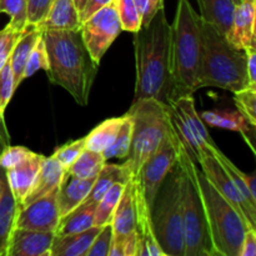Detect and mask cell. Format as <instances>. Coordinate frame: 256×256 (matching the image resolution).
Here are the masks:
<instances>
[{
  "label": "cell",
  "mask_w": 256,
  "mask_h": 256,
  "mask_svg": "<svg viewBox=\"0 0 256 256\" xmlns=\"http://www.w3.org/2000/svg\"><path fill=\"white\" fill-rule=\"evenodd\" d=\"M135 80L134 102L155 99L172 105V24L168 22L165 8L155 14L148 26L135 32Z\"/></svg>",
  "instance_id": "1"
},
{
  "label": "cell",
  "mask_w": 256,
  "mask_h": 256,
  "mask_svg": "<svg viewBox=\"0 0 256 256\" xmlns=\"http://www.w3.org/2000/svg\"><path fill=\"white\" fill-rule=\"evenodd\" d=\"M42 39L49 56V80L66 90L80 106H88L99 64L85 46L80 29L44 30Z\"/></svg>",
  "instance_id": "2"
},
{
  "label": "cell",
  "mask_w": 256,
  "mask_h": 256,
  "mask_svg": "<svg viewBox=\"0 0 256 256\" xmlns=\"http://www.w3.org/2000/svg\"><path fill=\"white\" fill-rule=\"evenodd\" d=\"M172 102L178 98L192 95L200 89L202 35L200 15L189 0L178 2L176 14L172 25Z\"/></svg>",
  "instance_id": "3"
},
{
  "label": "cell",
  "mask_w": 256,
  "mask_h": 256,
  "mask_svg": "<svg viewBox=\"0 0 256 256\" xmlns=\"http://www.w3.org/2000/svg\"><path fill=\"white\" fill-rule=\"evenodd\" d=\"M202 66L200 86H214L235 92L249 86L246 54L228 42L226 36L200 18Z\"/></svg>",
  "instance_id": "4"
},
{
  "label": "cell",
  "mask_w": 256,
  "mask_h": 256,
  "mask_svg": "<svg viewBox=\"0 0 256 256\" xmlns=\"http://www.w3.org/2000/svg\"><path fill=\"white\" fill-rule=\"evenodd\" d=\"M178 162L182 169L180 188L185 256H218L212 242L206 212L195 175L196 164L190 159L182 145Z\"/></svg>",
  "instance_id": "5"
},
{
  "label": "cell",
  "mask_w": 256,
  "mask_h": 256,
  "mask_svg": "<svg viewBox=\"0 0 256 256\" xmlns=\"http://www.w3.org/2000/svg\"><path fill=\"white\" fill-rule=\"evenodd\" d=\"M132 118V134L130 152L125 164L132 176L162 145L165 138L172 132L170 105L155 99H140L132 102L128 112Z\"/></svg>",
  "instance_id": "6"
},
{
  "label": "cell",
  "mask_w": 256,
  "mask_h": 256,
  "mask_svg": "<svg viewBox=\"0 0 256 256\" xmlns=\"http://www.w3.org/2000/svg\"><path fill=\"white\" fill-rule=\"evenodd\" d=\"M180 178L178 162L162 180L150 208L152 229L164 256H185Z\"/></svg>",
  "instance_id": "7"
},
{
  "label": "cell",
  "mask_w": 256,
  "mask_h": 256,
  "mask_svg": "<svg viewBox=\"0 0 256 256\" xmlns=\"http://www.w3.org/2000/svg\"><path fill=\"white\" fill-rule=\"evenodd\" d=\"M195 175L204 202L212 242L216 255L240 256L245 232L250 228L235 208L218 192L200 168H195Z\"/></svg>",
  "instance_id": "8"
},
{
  "label": "cell",
  "mask_w": 256,
  "mask_h": 256,
  "mask_svg": "<svg viewBox=\"0 0 256 256\" xmlns=\"http://www.w3.org/2000/svg\"><path fill=\"white\" fill-rule=\"evenodd\" d=\"M180 148H182V142L178 139L172 129V132L162 142V145L158 148L156 152L150 155L149 159L140 168L138 174L132 176L135 185L140 190L150 208L162 180L178 162Z\"/></svg>",
  "instance_id": "9"
},
{
  "label": "cell",
  "mask_w": 256,
  "mask_h": 256,
  "mask_svg": "<svg viewBox=\"0 0 256 256\" xmlns=\"http://www.w3.org/2000/svg\"><path fill=\"white\" fill-rule=\"evenodd\" d=\"M82 40L92 59L99 64L112 42L122 32L115 0L80 25Z\"/></svg>",
  "instance_id": "10"
},
{
  "label": "cell",
  "mask_w": 256,
  "mask_h": 256,
  "mask_svg": "<svg viewBox=\"0 0 256 256\" xmlns=\"http://www.w3.org/2000/svg\"><path fill=\"white\" fill-rule=\"evenodd\" d=\"M210 148L202 154V159L198 162L200 165V170L204 172L206 179L212 182L218 192L224 199H226L235 208V210L244 218L248 226L250 229H256V208L242 198L226 170L210 152Z\"/></svg>",
  "instance_id": "11"
},
{
  "label": "cell",
  "mask_w": 256,
  "mask_h": 256,
  "mask_svg": "<svg viewBox=\"0 0 256 256\" xmlns=\"http://www.w3.org/2000/svg\"><path fill=\"white\" fill-rule=\"evenodd\" d=\"M58 192L59 189H55L26 206L20 208L16 218V228L55 232L62 219L58 206Z\"/></svg>",
  "instance_id": "12"
},
{
  "label": "cell",
  "mask_w": 256,
  "mask_h": 256,
  "mask_svg": "<svg viewBox=\"0 0 256 256\" xmlns=\"http://www.w3.org/2000/svg\"><path fill=\"white\" fill-rule=\"evenodd\" d=\"M55 232L16 228L12 230L5 256H50Z\"/></svg>",
  "instance_id": "13"
},
{
  "label": "cell",
  "mask_w": 256,
  "mask_h": 256,
  "mask_svg": "<svg viewBox=\"0 0 256 256\" xmlns=\"http://www.w3.org/2000/svg\"><path fill=\"white\" fill-rule=\"evenodd\" d=\"M255 16L256 0H242L235 6L232 25L225 35L232 46L239 50L256 46Z\"/></svg>",
  "instance_id": "14"
},
{
  "label": "cell",
  "mask_w": 256,
  "mask_h": 256,
  "mask_svg": "<svg viewBox=\"0 0 256 256\" xmlns=\"http://www.w3.org/2000/svg\"><path fill=\"white\" fill-rule=\"evenodd\" d=\"M44 158V155L32 152L19 164L6 170L8 184H9L10 190L12 192L20 206H22L24 198L26 196V194L34 184L35 178L39 172Z\"/></svg>",
  "instance_id": "15"
},
{
  "label": "cell",
  "mask_w": 256,
  "mask_h": 256,
  "mask_svg": "<svg viewBox=\"0 0 256 256\" xmlns=\"http://www.w3.org/2000/svg\"><path fill=\"white\" fill-rule=\"evenodd\" d=\"M65 176H66V170L60 165V162L55 158L45 156L39 172L35 178L34 184L22 200L20 208L26 206L39 198L45 196L49 192H54L55 189H59Z\"/></svg>",
  "instance_id": "16"
},
{
  "label": "cell",
  "mask_w": 256,
  "mask_h": 256,
  "mask_svg": "<svg viewBox=\"0 0 256 256\" xmlns=\"http://www.w3.org/2000/svg\"><path fill=\"white\" fill-rule=\"evenodd\" d=\"M20 204L10 190L6 170L0 166V256H5L8 242L12 230L16 226Z\"/></svg>",
  "instance_id": "17"
},
{
  "label": "cell",
  "mask_w": 256,
  "mask_h": 256,
  "mask_svg": "<svg viewBox=\"0 0 256 256\" xmlns=\"http://www.w3.org/2000/svg\"><path fill=\"white\" fill-rule=\"evenodd\" d=\"M200 118L210 126L240 132L252 152L254 154L256 152L254 146L255 126H252L238 110H212V112H202Z\"/></svg>",
  "instance_id": "18"
},
{
  "label": "cell",
  "mask_w": 256,
  "mask_h": 256,
  "mask_svg": "<svg viewBox=\"0 0 256 256\" xmlns=\"http://www.w3.org/2000/svg\"><path fill=\"white\" fill-rule=\"evenodd\" d=\"M102 226H94L75 234L55 235L50 256H86L95 236Z\"/></svg>",
  "instance_id": "19"
},
{
  "label": "cell",
  "mask_w": 256,
  "mask_h": 256,
  "mask_svg": "<svg viewBox=\"0 0 256 256\" xmlns=\"http://www.w3.org/2000/svg\"><path fill=\"white\" fill-rule=\"evenodd\" d=\"M94 182L95 178L79 179V178L70 176L66 172V176L58 192V206H59L60 218H64L65 215L84 202L94 185Z\"/></svg>",
  "instance_id": "20"
},
{
  "label": "cell",
  "mask_w": 256,
  "mask_h": 256,
  "mask_svg": "<svg viewBox=\"0 0 256 256\" xmlns=\"http://www.w3.org/2000/svg\"><path fill=\"white\" fill-rule=\"evenodd\" d=\"M112 232L116 236H124L136 230V206H135L134 182L132 178L125 184L118 206L112 219Z\"/></svg>",
  "instance_id": "21"
},
{
  "label": "cell",
  "mask_w": 256,
  "mask_h": 256,
  "mask_svg": "<svg viewBox=\"0 0 256 256\" xmlns=\"http://www.w3.org/2000/svg\"><path fill=\"white\" fill-rule=\"evenodd\" d=\"M36 28L42 32L79 29V12L74 0H54L45 19Z\"/></svg>",
  "instance_id": "22"
},
{
  "label": "cell",
  "mask_w": 256,
  "mask_h": 256,
  "mask_svg": "<svg viewBox=\"0 0 256 256\" xmlns=\"http://www.w3.org/2000/svg\"><path fill=\"white\" fill-rule=\"evenodd\" d=\"M132 174L128 165H115V164H105L98 176L95 178L94 185H92V190H90L89 195L84 202H99V200L106 194L108 190L112 186V185L118 184H128L132 180Z\"/></svg>",
  "instance_id": "23"
},
{
  "label": "cell",
  "mask_w": 256,
  "mask_h": 256,
  "mask_svg": "<svg viewBox=\"0 0 256 256\" xmlns=\"http://www.w3.org/2000/svg\"><path fill=\"white\" fill-rule=\"evenodd\" d=\"M42 35V30L38 29L34 25H30V26L22 32V35L20 36V39L18 40L16 45H15L14 50H12V55H10L9 62L10 65H12V75H14V84L16 89L18 86L24 82L22 72H24L25 65H26V62L28 59H29L32 48L36 45V42H39Z\"/></svg>",
  "instance_id": "24"
},
{
  "label": "cell",
  "mask_w": 256,
  "mask_h": 256,
  "mask_svg": "<svg viewBox=\"0 0 256 256\" xmlns=\"http://www.w3.org/2000/svg\"><path fill=\"white\" fill-rule=\"evenodd\" d=\"M198 4L200 8V18L216 28L222 34L226 35L236 6L234 0H198Z\"/></svg>",
  "instance_id": "25"
},
{
  "label": "cell",
  "mask_w": 256,
  "mask_h": 256,
  "mask_svg": "<svg viewBox=\"0 0 256 256\" xmlns=\"http://www.w3.org/2000/svg\"><path fill=\"white\" fill-rule=\"evenodd\" d=\"M172 106L184 118V120L188 122L192 132H194L195 138H196L198 142H200V145H202L205 152L210 146H216L215 142L210 136L209 132L206 130L204 122H202V119L198 114L196 109H195V102L192 95L178 98L172 102Z\"/></svg>",
  "instance_id": "26"
},
{
  "label": "cell",
  "mask_w": 256,
  "mask_h": 256,
  "mask_svg": "<svg viewBox=\"0 0 256 256\" xmlns=\"http://www.w3.org/2000/svg\"><path fill=\"white\" fill-rule=\"evenodd\" d=\"M96 202H82L72 212L62 218L55 230V235L75 234L94 226V215Z\"/></svg>",
  "instance_id": "27"
},
{
  "label": "cell",
  "mask_w": 256,
  "mask_h": 256,
  "mask_svg": "<svg viewBox=\"0 0 256 256\" xmlns=\"http://www.w3.org/2000/svg\"><path fill=\"white\" fill-rule=\"evenodd\" d=\"M122 120H124V115L119 118H110V119L105 120L102 124L95 126L85 136L86 149L102 152L106 148H109L116 138L120 128H122Z\"/></svg>",
  "instance_id": "28"
},
{
  "label": "cell",
  "mask_w": 256,
  "mask_h": 256,
  "mask_svg": "<svg viewBox=\"0 0 256 256\" xmlns=\"http://www.w3.org/2000/svg\"><path fill=\"white\" fill-rule=\"evenodd\" d=\"M105 164L106 160L102 156V152L85 149L68 169V174L79 179H92L98 176Z\"/></svg>",
  "instance_id": "29"
},
{
  "label": "cell",
  "mask_w": 256,
  "mask_h": 256,
  "mask_svg": "<svg viewBox=\"0 0 256 256\" xmlns=\"http://www.w3.org/2000/svg\"><path fill=\"white\" fill-rule=\"evenodd\" d=\"M124 186L125 184H120V182L112 185L108 190L106 194L99 200V202L96 205V209H95L94 225H96V226H104V225L112 222V215H114L115 209L118 206V202H119L120 198H122Z\"/></svg>",
  "instance_id": "30"
},
{
  "label": "cell",
  "mask_w": 256,
  "mask_h": 256,
  "mask_svg": "<svg viewBox=\"0 0 256 256\" xmlns=\"http://www.w3.org/2000/svg\"><path fill=\"white\" fill-rule=\"evenodd\" d=\"M132 118L129 114L124 115V120H122V128H120L119 132H118L116 138L112 142V144L109 148L102 152V156L104 159H126L130 152V145H132Z\"/></svg>",
  "instance_id": "31"
},
{
  "label": "cell",
  "mask_w": 256,
  "mask_h": 256,
  "mask_svg": "<svg viewBox=\"0 0 256 256\" xmlns=\"http://www.w3.org/2000/svg\"><path fill=\"white\" fill-rule=\"evenodd\" d=\"M0 12L10 16L8 26L19 32H25L30 26L28 22L26 0H0Z\"/></svg>",
  "instance_id": "32"
},
{
  "label": "cell",
  "mask_w": 256,
  "mask_h": 256,
  "mask_svg": "<svg viewBox=\"0 0 256 256\" xmlns=\"http://www.w3.org/2000/svg\"><path fill=\"white\" fill-rule=\"evenodd\" d=\"M115 6L122 30L136 32L142 29V16L134 0H115Z\"/></svg>",
  "instance_id": "33"
},
{
  "label": "cell",
  "mask_w": 256,
  "mask_h": 256,
  "mask_svg": "<svg viewBox=\"0 0 256 256\" xmlns=\"http://www.w3.org/2000/svg\"><path fill=\"white\" fill-rule=\"evenodd\" d=\"M234 102L238 112L252 125L256 126V88L248 86L234 92Z\"/></svg>",
  "instance_id": "34"
},
{
  "label": "cell",
  "mask_w": 256,
  "mask_h": 256,
  "mask_svg": "<svg viewBox=\"0 0 256 256\" xmlns=\"http://www.w3.org/2000/svg\"><path fill=\"white\" fill-rule=\"evenodd\" d=\"M48 69H49V56H48L46 48H45V42L42 35L39 42H36V45L32 48V52H30V56L28 59L26 65H25L24 72H22V78L25 80L32 76L39 70L46 72Z\"/></svg>",
  "instance_id": "35"
},
{
  "label": "cell",
  "mask_w": 256,
  "mask_h": 256,
  "mask_svg": "<svg viewBox=\"0 0 256 256\" xmlns=\"http://www.w3.org/2000/svg\"><path fill=\"white\" fill-rule=\"evenodd\" d=\"M139 245L140 238L138 230L124 235V236L114 235L108 256H138Z\"/></svg>",
  "instance_id": "36"
},
{
  "label": "cell",
  "mask_w": 256,
  "mask_h": 256,
  "mask_svg": "<svg viewBox=\"0 0 256 256\" xmlns=\"http://www.w3.org/2000/svg\"><path fill=\"white\" fill-rule=\"evenodd\" d=\"M85 149H86V140H85L84 136L82 139L72 140V142L64 144L62 146L58 148L52 156L55 158L60 162V165L68 172V169L72 166V162L80 156V154Z\"/></svg>",
  "instance_id": "37"
},
{
  "label": "cell",
  "mask_w": 256,
  "mask_h": 256,
  "mask_svg": "<svg viewBox=\"0 0 256 256\" xmlns=\"http://www.w3.org/2000/svg\"><path fill=\"white\" fill-rule=\"evenodd\" d=\"M15 90H16V88H15L14 84L12 65L8 60L4 66L0 69V112L2 114H4L5 109L9 105Z\"/></svg>",
  "instance_id": "38"
},
{
  "label": "cell",
  "mask_w": 256,
  "mask_h": 256,
  "mask_svg": "<svg viewBox=\"0 0 256 256\" xmlns=\"http://www.w3.org/2000/svg\"><path fill=\"white\" fill-rule=\"evenodd\" d=\"M24 32L14 30L12 28L6 26L0 30V69L5 65V62L10 59L12 50L16 45L18 40L22 35Z\"/></svg>",
  "instance_id": "39"
},
{
  "label": "cell",
  "mask_w": 256,
  "mask_h": 256,
  "mask_svg": "<svg viewBox=\"0 0 256 256\" xmlns=\"http://www.w3.org/2000/svg\"><path fill=\"white\" fill-rule=\"evenodd\" d=\"M112 224H106L102 228L99 234L95 236L89 252H86V256H108L109 255L110 246L112 242Z\"/></svg>",
  "instance_id": "40"
},
{
  "label": "cell",
  "mask_w": 256,
  "mask_h": 256,
  "mask_svg": "<svg viewBox=\"0 0 256 256\" xmlns=\"http://www.w3.org/2000/svg\"><path fill=\"white\" fill-rule=\"evenodd\" d=\"M54 0H26L28 22L36 26L45 19Z\"/></svg>",
  "instance_id": "41"
},
{
  "label": "cell",
  "mask_w": 256,
  "mask_h": 256,
  "mask_svg": "<svg viewBox=\"0 0 256 256\" xmlns=\"http://www.w3.org/2000/svg\"><path fill=\"white\" fill-rule=\"evenodd\" d=\"M30 152H32V150L26 149L25 146L4 148V150L0 154V166L5 170L10 169V168L19 164L22 160H24Z\"/></svg>",
  "instance_id": "42"
},
{
  "label": "cell",
  "mask_w": 256,
  "mask_h": 256,
  "mask_svg": "<svg viewBox=\"0 0 256 256\" xmlns=\"http://www.w3.org/2000/svg\"><path fill=\"white\" fill-rule=\"evenodd\" d=\"M134 2L142 16V28L148 26L155 14L164 8V0H134Z\"/></svg>",
  "instance_id": "43"
},
{
  "label": "cell",
  "mask_w": 256,
  "mask_h": 256,
  "mask_svg": "<svg viewBox=\"0 0 256 256\" xmlns=\"http://www.w3.org/2000/svg\"><path fill=\"white\" fill-rule=\"evenodd\" d=\"M114 0H86L82 6V9L79 12V22L80 25L82 22H84L85 20L89 19L92 15H94L95 12H99L100 9L105 8L106 5L112 4Z\"/></svg>",
  "instance_id": "44"
},
{
  "label": "cell",
  "mask_w": 256,
  "mask_h": 256,
  "mask_svg": "<svg viewBox=\"0 0 256 256\" xmlns=\"http://www.w3.org/2000/svg\"><path fill=\"white\" fill-rule=\"evenodd\" d=\"M240 256H256V229H248L245 232Z\"/></svg>",
  "instance_id": "45"
},
{
  "label": "cell",
  "mask_w": 256,
  "mask_h": 256,
  "mask_svg": "<svg viewBox=\"0 0 256 256\" xmlns=\"http://www.w3.org/2000/svg\"><path fill=\"white\" fill-rule=\"evenodd\" d=\"M244 50L246 54V72L249 86L256 88V46H249Z\"/></svg>",
  "instance_id": "46"
},
{
  "label": "cell",
  "mask_w": 256,
  "mask_h": 256,
  "mask_svg": "<svg viewBox=\"0 0 256 256\" xmlns=\"http://www.w3.org/2000/svg\"><path fill=\"white\" fill-rule=\"evenodd\" d=\"M85 2H86V0H74V2H75V6H76L78 12H80V10L82 9V6H84Z\"/></svg>",
  "instance_id": "47"
},
{
  "label": "cell",
  "mask_w": 256,
  "mask_h": 256,
  "mask_svg": "<svg viewBox=\"0 0 256 256\" xmlns=\"http://www.w3.org/2000/svg\"><path fill=\"white\" fill-rule=\"evenodd\" d=\"M2 119H4V114H2V112H0V122H2Z\"/></svg>",
  "instance_id": "48"
},
{
  "label": "cell",
  "mask_w": 256,
  "mask_h": 256,
  "mask_svg": "<svg viewBox=\"0 0 256 256\" xmlns=\"http://www.w3.org/2000/svg\"><path fill=\"white\" fill-rule=\"evenodd\" d=\"M234 2H235V4H239V2H242V0H234Z\"/></svg>",
  "instance_id": "49"
}]
</instances>
